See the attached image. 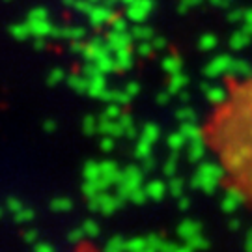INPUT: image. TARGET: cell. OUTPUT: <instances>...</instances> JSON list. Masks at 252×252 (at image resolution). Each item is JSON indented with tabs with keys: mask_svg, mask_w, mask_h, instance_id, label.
I'll list each match as a JSON object with an SVG mask.
<instances>
[{
	"mask_svg": "<svg viewBox=\"0 0 252 252\" xmlns=\"http://www.w3.org/2000/svg\"><path fill=\"white\" fill-rule=\"evenodd\" d=\"M200 135L224 185L252 209V73L226 82Z\"/></svg>",
	"mask_w": 252,
	"mask_h": 252,
	"instance_id": "6da1fadb",
	"label": "cell"
},
{
	"mask_svg": "<svg viewBox=\"0 0 252 252\" xmlns=\"http://www.w3.org/2000/svg\"><path fill=\"white\" fill-rule=\"evenodd\" d=\"M75 252H97V249L94 247V245H90V243H82V245H79L77 247V251Z\"/></svg>",
	"mask_w": 252,
	"mask_h": 252,
	"instance_id": "7a4b0ae2",
	"label": "cell"
}]
</instances>
